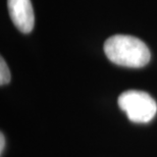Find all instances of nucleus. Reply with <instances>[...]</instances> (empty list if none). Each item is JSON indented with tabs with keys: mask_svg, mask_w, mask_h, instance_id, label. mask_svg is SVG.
<instances>
[{
	"mask_svg": "<svg viewBox=\"0 0 157 157\" xmlns=\"http://www.w3.org/2000/svg\"><path fill=\"white\" fill-rule=\"evenodd\" d=\"M104 52L113 63L125 67H143L150 61L149 48L133 36L114 35L104 43Z\"/></svg>",
	"mask_w": 157,
	"mask_h": 157,
	"instance_id": "f257e3e1",
	"label": "nucleus"
},
{
	"mask_svg": "<svg viewBox=\"0 0 157 157\" xmlns=\"http://www.w3.org/2000/svg\"><path fill=\"white\" fill-rule=\"evenodd\" d=\"M117 103L131 121L146 124L151 121L157 113V103L144 91L128 90L121 93Z\"/></svg>",
	"mask_w": 157,
	"mask_h": 157,
	"instance_id": "f03ea898",
	"label": "nucleus"
},
{
	"mask_svg": "<svg viewBox=\"0 0 157 157\" xmlns=\"http://www.w3.org/2000/svg\"><path fill=\"white\" fill-rule=\"evenodd\" d=\"M9 15L21 33L28 34L35 25V14L31 0H7Z\"/></svg>",
	"mask_w": 157,
	"mask_h": 157,
	"instance_id": "7ed1b4c3",
	"label": "nucleus"
},
{
	"mask_svg": "<svg viewBox=\"0 0 157 157\" xmlns=\"http://www.w3.org/2000/svg\"><path fill=\"white\" fill-rule=\"evenodd\" d=\"M9 81H10V71H9L5 60L3 57H1L0 59V84L3 86V85L8 84Z\"/></svg>",
	"mask_w": 157,
	"mask_h": 157,
	"instance_id": "20e7f679",
	"label": "nucleus"
},
{
	"mask_svg": "<svg viewBox=\"0 0 157 157\" xmlns=\"http://www.w3.org/2000/svg\"><path fill=\"white\" fill-rule=\"evenodd\" d=\"M4 145H5V141H4V137H3V134L0 135V152H3V149H4Z\"/></svg>",
	"mask_w": 157,
	"mask_h": 157,
	"instance_id": "39448f33",
	"label": "nucleus"
}]
</instances>
